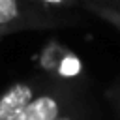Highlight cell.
<instances>
[{"label": "cell", "mask_w": 120, "mask_h": 120, "mask_svg": "<svg viewBox=\"0 0 120 120\" xmlns=\"http://www.w3.org/2000/svg\"><path fill=\"white\" fill-rule=\"evenodd\" d=\"M81 22L82 17L73 11H56L34 0H0V28L6 34L54 30Z\"/></svg>", "instance_id": "1"}, {"label": "cell", "mask_w": 120, "mask_h": 120, "mask_svg": "<svg viewBox=\"0 0 120 120\" xmlns=\"http://www.w3.org/2000/svg\"><path fill=\"white\" fill-rule=\"evenodd\" d=\"M2 36H6V32H4L2 28H0V38H2Z\"/></svg>", "instance_id": "9"}, {"label": "cell", "mask_w": 120, "mask_h": 120, "mask_svg": "<svg viewBox=\"0 0 120 120\" xmlns=\"http://www.w3.org/2000/svg\"><path fill=\"white\" fill-rule=\"evenodd\" d=\"M82 98V88L77 82L51 77L49 84L38 92L28 105L11 120H52L71 103Z\"/></svg>", "instance_id": "2"}, {"label": "cell", "mask_w": 120, "mask_h": 120, "mask_svg": "<svg viewBox=\"0 0 120 120\" xmlns=\"http://www.w3.org/2000/svg\"><path fill=\"white\" fill-rule=\"evenodd\" d=\"M45 8L56 9V11H75V9H82L81 8V0H34Z\"/></svg>", "instance_id": "6"}, {"label": "cell", "mask_w": 120, "mask_h": 120, "mask_svg": "<svg viewBox=\"0 0 120 120\" xmlns=\"http://www.w3.org/2000/svg\"><path fill=\"white\" fill-rule=\"evenodd\" d=\"M49 81L51 77L47 75H28L8 86L0 94V120L15 118L28 105V101L49 84Z\"/></svg>", "instance_id": "3"}, {"label": "cell", "mask_w": 120, "mask_h": 120, "mask_svg": "<svg viewBox=\"0 0 120 120\" xmlns=\"http://www.w3.org/2000/svg\"><path fill=\"white\" fill-rule=\"evenodd\" d=\"M81 2H92V4H101V6H109L114 9H120V0H81Z\"/></svg>", "instance_id": "8"}, {"label": "cell", "mask_w": 120, "mask_h": 120, "mask_svg": "<svg viewBox=\"0 0 120 120\" xmlns=\"http://www.w3.org/2000/svg\"><path fill=\"white\" fill-rule=\"evenodd\" d=\"M81 8H82V11H88L90 15L109 22L112 28H116L120 32V9L101 6V4H92V2H81Z\"/></svg>", "instance_id": "4"}, {"label": "cell", "mask_w": 120, "mask_h": 120, "mask_svg": "<svg viewBox=\"0 0 120 120\" xmlns=\"http://www.w3.org/2000/svg\"><path fill=\"white\" fill-rule=\"evenodd\" d=\"M105 98L109 99V103H111V107L114 109V112H116V116L120 118V75L114 79V82L107 88V92H105Z\"/></svg>", "instance_id": "7"}, {"label": "cell", "mask_w": 120, "mask_h": 120, "mask_svg": "<svg viewBox=\"0 0 120 120\" xmlns=\"http://www.w3.org/2000/svg\"><path fill=\"white\" fill-rule=\"evenodd\" d=\"M86 103H84V98H81V99H77L75 103H71L68 109H64L56 118H52V120H86Z\"/></svg>", "instance_id": "5"}]
</instances>
